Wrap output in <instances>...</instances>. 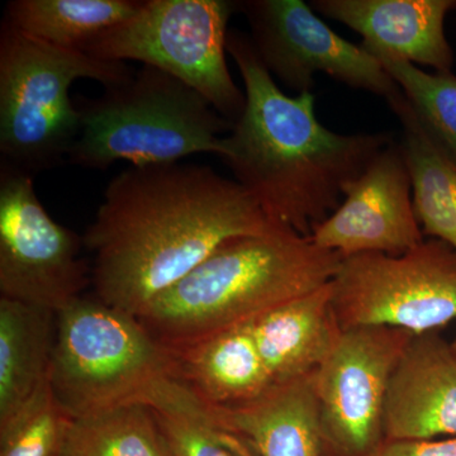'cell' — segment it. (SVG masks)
Returning <instances> with one entry per match:
<instances>
[{"label": "cell", "mask_w": 456, "mask_h": 456, "mask_svg": "<svg viewBox=\"0 0 456 456\" xmlns=\"http://www.w3.org/2000/svg\"><path fill=\"white\" fill-rule=\"evenodd\" d=\"M140 0H12L5 20L47 44L83 51L139 12Z\"/></svg>", "instance_id": "44dd1931"}, {"label": "cell", "mask_w": 456, "mask_h": 456, "mask_svg": "<svg viewBox=\"0 0 456 456\" xmlns=\"http://www.w3.org/2000/svg\"><path fill=\"white\" fill-rule=\"evenodd\" d=\"M369 456H456V436L430 440H387Z\"/></svg>", "instance_id": "d4e9b609"}, {"label": "cell", "mask_w": 456, "mask_h": 456, "mask_svg": "<svg viewBox=\"0 0 456 456\" xmlns=\"http://www.w3.org/2000/svg\"><path fill=\"white\" fill-rule=\"evenodd\" d=\"M143 403L155 413L174 456H259L216 407L175 375L156 383Z\"/></svg>", "instance_id": "ffe728a7"}, {"label": "cell", "mask_w": 456, "mask_h": 456, "mask_svg": "<svg viewBox=\"0 0 456 456\" xmlns=\"http://www.w3.org/2000/svg\"><path fill=\"white\" fill-rule=\"evenodd\" d=\"M331 287L342 330L384 326L413 335L439 331L456 321V250L430 239L399 256L342 257Z\"/></svg>", "instance_id": "ba28073f"}, {"label": "cell", "mask_w": 456, "mask_h": 456, "mask_svg": "<svg viewBox=\"0 0 456 456\" xmlns=\"http://www.w3.org/2000/svg\"><path fill=\"white\" fill-rule=\"evenodd\" d=\"M246 104L218 158L273 221L311 237L340 207L345 188L391 142L387 134H342L318 122L312 93L285 94L250 36L228 32Z\"/></svg>", "instance_id": "7a4b0ae2"}, {"label": "cell", "mask_w": 456, "mask_h": 456, "mask_svg": "<svg viewBox=\"0 0 456 456\" xmlns=\"http://www.w3.org/2000/svg\"><path fill=\"white\" fill-rule=\"evenodd\" d=\"M398 84L408 103L444 149L456 160V75L426 73L388 53H369Z\"/></svg>", "instance_id": "603a6c76"}, {"label": "cell", "mask_w": 456, "mask_h": 456, "mask_svg": "<svg viewBox=\"0 0 456 456\" xmlns=\"http://www.w3.org/2000/svg\"><path fill=\"white\" fill-rule=\"evenodd\" d=\"M450 344H452V349L454 351L456 355V335L454 336V338H452V341H450Z\"/></svg>", "instance_id": "484cf974"}, {"label": "cell", "mask_w": 456, "mask_h": 456, "mask_svg": "<svg viewBox=\"0 0 456 456\" xmlns=\"http://www.w3.org/2000/svg\"><path fill=\"white\" fill-rule=\"evenodd\" d=\"M32 176L2 161L0 293L56 314L92 284V264L83 236L51 217Z\"/></svg>", "instance_id": "9c48e42d"}, {"label": "cell", "mask_w": 456, "mask_h": 456, "mask_svg": "<svg viewBox=\"0 0 456 456\" xmlns=\"http://www.w3.org/2000/svg\"><path fill=\"white\" fill-rule=\"evenodd\" d=\"M61 456H174L155 413L128 403L73 419Z\"/></svg>", "instance_id": "7402d4cb"}, {"label": "cell", "mask_w": 456, "mask_h": 456, "mask_svg": "<svg viewBox=\"0 0 456 456\" xmlns=\"http://www.w3.org/2000/svg\"><path fill=\"white\" fill-rule=\"evenodd\" d=\"M383 425L387 440L456 436V355L440 331L408 341L389 380Z\"/></svg>", "instance_id": "4fadbf2b"}, {"label": "cell", "mask_w": 456, "mask_h": 456, "mask_svg": "<svg viewBox=\"0 0 456 456\" xmlns=\"http://www.w3.org/2000/svg\"><path fill=\"white\" fill-rule=\"evenodd\" d=\"M281 226L207 165L128 167L108 183L83 235L94 296L140 317L220 246Z\"/></svg>", "instance_id": "6da1fadb"}, {"label": "cell", "mask_w": 456, "mask_h": 456, "mask_svg": "<svg viewBox=\"0 0 456 456\" xmlns=\"http://www.w3.org/2000/svg\"><path fill=\"white\" fill-rule=\"evenodd\" d=\"M387 103L402 126L399 145L410 171L422 232L456 250V160L426 130L403 93Z\"/></svg>", "instance_id": "d6986e66"}, {"label": "cell", "mask_w": 456, "mask_h": 456, "mask_svg": "<svg viewBox=\"0 0 456 456\" xmlns=\"http://www.w3.org/2000/svg\"><path fill=\"white\" fill-rule=\"evenodd\" d=\"M71 421L49 382L11 421L0 426V456H61Z\"/></svg>", "instance_id": "cb8c5ba5"}, {"label": "cell", "mask_w": 456, "mask_h": 456, "mask_svg": "<svg viewBox=\"0 0 456 456\" xmlns=\"http://www.w3.org/2000/svg\"><path fill=\"white\" fill-rule=\"evenodd\" d=\"M56 314L0 297V426L50 382Z\"/></svg>", "instance_id": "ac0fdd59"}, {"label": "cell", "mask_w": 456, "mask_h": 456, "mask_svg": "<svg viewBox=\"0 0 456 456\" xmlns=\"http://www.w3.org/2000/svg\"><path fill=\"white\" fill-rule=\"evenodd\" d=\"M317 13L362 36V49L449 73L454 53L445 18L456 0H314Z\"/></svg>", "instance_id": "5bb4252c"}, {"label": "cell", "mask_w": 456, "mask_h": 456, "mask_svg": "<svg viewBox=\"0 0 456 456\" xmlns=\"http://www.w3.org/2000/svg\"><path fill=\"white\" fill-rule=\"evenodd\" d=\"M237 11L250 25L261 64L297 94L312 93L317 73L387 102L402 92L362 45L344 40L302 0H241Z\"/></svg>", "instance_id": "30bf717a"}, {"label": "cell", "mask_w": 456, "mask_h": 456, "mask_svg": "<svg viewBox=\"0 0 456 456\" xmlns=\"http://www.w3.org/2000/svg\"><path fill=\"white\" fill-rule=\"evenodd\" d=\"M171 353L175 358V377L215 407L254 401L273 387L251 322Z\"/></svg>", "instance_id": "e0dca14e"}, {"label": "cell", "mask_w": 456, "mask_h": 456, "mask_svg": "<svg viewBox=\"0 0 456 456\" xmlns=\"http://www.w3.org/2000/svg\"><path fill=\"white\" fill-rule=\"evenodd\" d=\"M230 0H143L134 16L90 42L84 53L106 61L160 69L206 98L228 121L245 110V92L226 61Z\"/></svg>", "instance_id": "52a82bcc"}, {"label": "cell", "mask_w": 456, "mask_h": 456, "mask_svg": "<svg viewBox=\"0 0 456 456\" xmlns=\"http://www.w3.org/2000/svg\"><path fill=\"white\" fill-rule=\"evenodd\" d=\"M341 259L285 226L236 237L161 294L139 320L167 349H182L323 287Z\"/></svg>", "instance_id": "3957f363"}, {"label": "cell", "mask_w": 456, "mask_h": 456, "mask_svg": "<svg viewBox=\"0 0 456 456\" xmlns=\"http://www.w3.org/2000/svg\"><path fill=\"white\" fill-rule=\"evenodd\" d=\"M77 106L80 131L68 160L90 170H106L117 161L145 167L203 152L220 156L224 134L233 127L197 90L147 65Z\"/></svg>", "instance_id": "277c9868"}, {"label": "cell", "mask_w": 456, "mask_h": 456, "mask_svg": "<svg viewBox=\"0 0 456 456\" xmlns=\"http://www.w3.org/2000/svg\"><path fill=\"white\" fill-rule=\"evenodd\" d=\"M216 410L253 444L259 456H325L312 375L274 384L254 401Z\"/></svg>", "instance_id": "2e32d148"}, {"label": "cell", "mask_w": 456, "mask_h": 456, "mask_svg": "<svg viewBox=\"0 0 456 456\" xmlns=\"http://www.w3.org/2000/svg\"><path fill=\"white\" fill-rule=\"evenodd\" d=\"M173 353L134 314L82 296L56 314L50 386L71 419L143 403L156 383L175 375Z\"/></svg>", "instance_id": "8992f818"}, {"label": "cell", "mask_w": 456, "mask_h": 456, "mask_svg": "<svg viewBox=\"0 0 456 456\" xmlns=\"http://www.w3.org/2000/svg\"><path fill=\"white\" fill-rule=\"evenodd\" d=\"M424 237L410 171L401 145L393 140L346 185L340 207L311 235L314 244L341 257L399 256L424 242Z\"/></svg>", "instance_id": "7c38bea8"}, {"label": "cell", "mask_w": 456, "mask_h": 456, "mask_svg": "<svg viewBox=\"0 0 456 456\" xmlns=\"http://www.w3.org/2000/svg\"><path fill=\"white\" fill-rule=\"evenodd\" d=\"M412 336L395 327L344 329L312 375L323 436L336 455L369 456L382 444L389 380Z\"/></svg>", "instance_id": "8fae6325"}, {"label": "cell", "mask_w": 456, "mask_h": 456, "mask_svg": "<svg viewBox=\"0 0 456 456\" xmlns=\"http://www.w3.org/2000/svg\"><path fill=\"white\" fill-rule=\"evenodd\" d=\"M126 62L106 61L47 44L3 20L0 28V151L2 161L26 173L51 169L68 158L80 131L70 98L79 79L104 88L130 79Z\"/></svg>", "instance_id": "5b68a950"}, {"label": "cell", "mask_w": 456, "mask_h": 456, "mask_svg": "<svg viewBox=\"0 0 456 456\" xmlns=\"http://www.w3.org/2000/svg\"><path fill=\"white\" fill-rule=\"evenodd\" d=\"M251 329L273 386L311 377L342 332L331 281L256 318Z\"/></svg>", "instance_id": "9a60e30c"}]
</instances>
